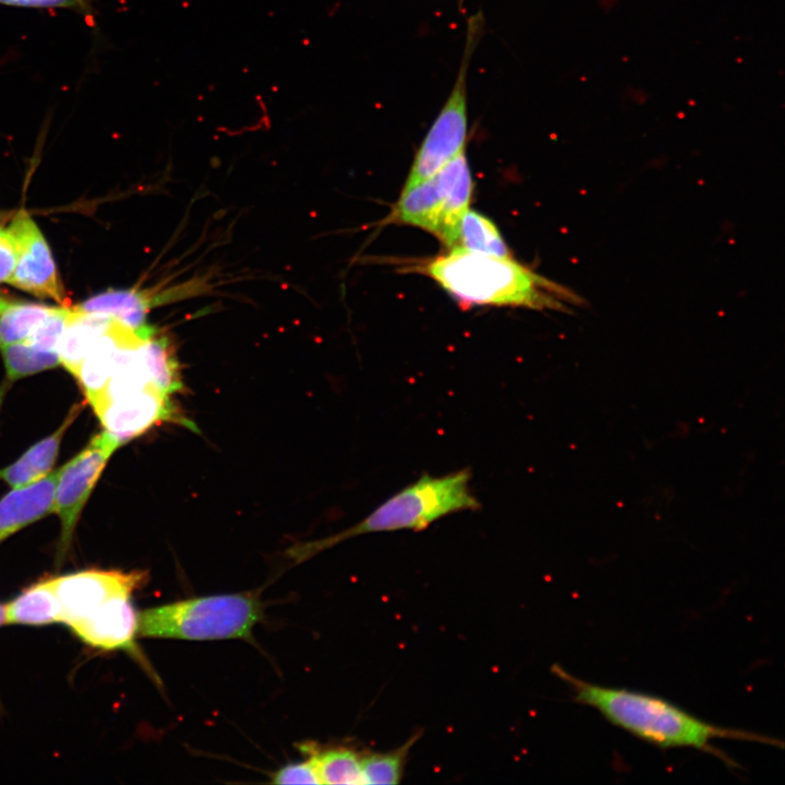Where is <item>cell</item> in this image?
I'll list each match as a JSON object with an SVG mask.
<instances>
[{
    "label": "cell",
    "mask_w": 785,
    "mask_h": 785,
    "mask_svg": "<svg viewBox=\"0 0 785 785\" xmlns=\"http://www.w3.org/2000/svg\"><path fill=\"white\" fill-rule=\"evenodd\" d=\"M552 672L567 683L576 702L595 709L613 725L661 748H693L724 758L714 739H736L771 746L782 742L766 736L706 723L679 706L654 696L583 681L558 665Z\"/></svg>",
    "instance_id": "obj_1"
},
{
    "label": "cell",
    "mask_w": 785,
    "mask_h": 785,
    "mask_svg": "<svg viewBox=\"0 0 785 785\" xmlns=\"http://www.w3.org/2000/svg\"><path fill=\"white\" fill-rule=\"evenodd\" d=\"M464 305L520 306L568 311L583 300L510 257L476 253L460 246L418 268Z\"/></svg>",
    "instance_id": "obj_2"
},
{
    "label": "cell",
    "mask_w": 785,
    "mask_h": 785,
    "mask_svg": "<svg viewBox=\"0 0 785 785\" xmlns=\"http://www.w3.org/2000/svg\"><path fill=\"white\" fill-rule=\"evenodd\" d=\"M470 481L469 469L440 476L424 473L357 524L331 536L294 545L288 554L299 563L353 536L398 530L422 531L450 514L478 510L481 504L471 491Z\"/></svg>",
    "instance_id": "obj_3"
},
{
    "label": "cell",
    "mask_w": 785,
    "mask_h": 785,
    "mask_svg": "<svg viewBox=\"0 0 785 785\" xmlns=\"http://www.w3.org/2000/svg\"><path fill=\"white\" fill-rule=\"evenodd\" d=\"M263 608L253 593L198 596L138 613V636L182 640L249 639Z\"/></svg>",
    "instance_id": "obj_4"
},
{
    "label": "cell",
    "mask_w": 785,
    "mask_h": 785,
    "mask_svg": "<svg viewBox=\"0 0 785 785\" xmlns=\"http://www.w3.org/2000/svg\"><path fill=\"white\" fill-rule=\"evenodd\" d=\"M471 194L472 178L462 150L431 178L401 191L387 222L424 229L447 246H458L460 222Z\"/></svg>",
    "instance_id": "obj_5"
},
{
    "label": "cell",
    "mask_w": 785,
    "mask_h": 785,
    "mask_svg": "<svg viewBox=\"0 0 785 785\" xmlns=\"http://www.w3.org/2000/svg\"><path fill=\"white\" fill-rule=\"evenodd\" d=\"M479 17L470 20L464 53L456 82L421 143L401 191L431 178L463 150L468 125L467 73L475 37L479 34Z\"/></svg>",
    "instance_id": "obj_6"
},
{
    "label": "cell",
    "mask_w": 785,
    "mask_h": 785,
    "mask_svg": "<svg viewBox=\"0 0 785 785\" xmlns=\"http://www.w3.org/2000/svg\"><path fill=\"white\" fill-rule=\"evenodd\" d=\"M119 446L111 434L102 431L60 468L52 504V512L61 521L59 559L67 553L81 511L108 459Z\"/></svg>",
    "instance_id": "obj_7"
},
{
    "label": "cell",
    "mask_w": 785,
    "mask_h": 785,
    "mask_svg": "<svg viewBox=\"0 0 785 785\" xmlns=\"http://www.w3.org/2000/svg\"><path fill=\"white\" fill-rule=\"evenodd\" d=\"M7 230L13 238L17 259L9 283L39 298L63 303L65 292L51 251L41 231L25 210H20Z\"/></svg>",
    "instance_id": "obj_8"
},
{
    "label": "cell",
    "mask_w": 785,
    "mask_h": 785,
    "mask_svg": "<svg viewBox=\"0 0 785 785\" xmlns=\"http://www.w3.org/2000/svg\"><path fill=\"white\" fill-rule=\"evenodd\" d=\"M64 624L80 620L109 599L132 595L147 582L144 570L87 569L52 578Z\"/></svg>",
    "instance_id": "obj_9"
},
{
    "label": "cell",
    "mask_w": 785,
    "mask_h": 785,
    "mask_svg": "<svg viewBox=\"0 0 785 785\" xmlns=\"http://www.w3.org/2000/svg\"><path fill=\"white\" fill-rule=\"evenodd\" d=\"M96 414L105 431L111 434L120 446L159 422L185 423L177 416L169 394L158 386H149L118 398Z\"/></svg>",
    "instance_id": "obj_10"
},
{
    "label": "cell",
    "mask_w": 785,
    "mask_h": 785,
    "mask_svg": "<svg viewBox=\"0 0 785 785\" xmlns=\"http://www.w3.org/2000/svg\"><path fill=\"white\" fill-rule=\"evenodd\" d=\"M132 595H117L86 617L68 626L84 643L101 650H125L135 653L138 636V613Z\"/></svg>",
    "instance_id": "obj_11"
},
{
    "label": "cell",
    "mask_w": 785,
    "mask_h": 785,
    "mask_svg": "<svg viewBox=\"0 0 785 785\" xmlns=\"http://www.w3.org/2000/svg\"><path fill=\"white\" fill-rule=\"evenodd\" d=\"M60 469L29 485L13 488L0 500V543L52 512Z\"/></svg>",
    "instance_id": "obj_12"
},
{
    "label": "cell",
    "mask_w": 785,
    "mask_h": 785,
    "mask_svg": "<svg viewBox=\"0 0 785 785\" xmlns=\"http://www.w3.org/2000/svg\"><path fill=\"white\" fill-rule=\"evenodd\" d=\"M82 409L83 403L74 404L52 434L33 445L15 462L0 470V480L16 488L38 482L48 475L57 460L67 430Z\"/></svg>",
    "instance_id": "obj_13"
},
{
    "label": "cell",
    "mask_w": 785,
    "mask_h": 785,
    "mask_svg": "<svg viewBox=\"0 0 785 785\" xmlns=\"http://www.w3.org/2000/svg\"><path fill=\"white\" fill-rule=\"evenodd\" d=\"M113 317L87 313L76 306L70 307L67 325L58 345L60 363L73 376L83 363L85 357L106 333Z\"/></svg>",
    "instance_id": "obj_14"
},
{
    "label": "cell",
    "mask_w": 785,
    "mask_h": 785,
    "mask_svg": "<svg viewBox=\"0 0 785 785\" xmlns=\"http://www.w3.org/2000/svg\"><path fill=\"white\" fill-rule=\"evenodd\" d=\"M3 606L4 624L41 626L64 623L52 578L32 584Z\"/></svg>",
    "instance_id": "obj_15"
},
{
    "label": "cell",
    "mask_w": 785,
    "mask_h": 785,
    "mask_svg": "<svg viewBox=\"0 0 785 785\" xmlns=\"http://www.w3.org/2000/svg\"><path fill=\"white\" fill-rule=\"evenodd\" d=\"M149 298L136 290H107L75 305L87 313L102 314L137 328L146 324Z\"/></svg>",
    "instance_id": "obj_16"
},
{
    "label": "cell",
    "mask_w": 785,
    "mask_h": 785,
    "mask_svg": "<svg viewBox=\"0 0 785 785\" xmlns=\"http://www.w3.org/2000/svg\"><path fill=\"white\" fill-rule=\"evenodd\" d=\"M304 750L315 764L321 784H363L361 758L353 750L337 748L318 752L307 746Z\"/></svg>",
    "instance_id": "obj_17"
},
{
    "label": "cell",
    "mask_w": 785,
    "mask_h": 785,
    "mask_svg": "<svg viewBox=\"0 0 785 785\" xmlns=\"http://www.w3.org/2000/svg\"><path fill=\"white\" fill-rule=\"evenodd\" d=\"M458 246L476 253L510 257L508 246L495 224L472 209H468L461 219Z\"/></svg>",
    "instance_id": "obj_18"
},
{
    "label": "cell",
    "mask_w": 785,
    "mask_h": 785,
    "mask_svg": "<svg viewBox=\"0 0 785 785\" xmlns=\"http://www.w3.org/2000/svg\"><path fill=\"white\" fill-rule=\"evenodd\" d=\"M8 379L15 381L60 364L58 351L39 349L25 341L0 348Z\"/></svg>",
    "instance_id": "obj_19"
},
{
    "label": "cell",
    "mask_w": 785,
    "mask_h": 785,
    "mask_svg": "<svg viewBox=\"0 0 785 785\" xmlns=\"http://www.w3.org/2000/svg\"><path fill=\"white\" fill-rule=\"evenodd\" d=\"M52 310L34 303H9L0 313V348L24 341Z\"/></svg>",
    "instance_id": "obj_20"
},
{
    "label": "cell",
    "mask_w": 785,
    "mask_h": 785,
    "mask_svg": "<svg viewBox=\"0 0 785 785\" xmlns=\"http://www.w3.org/2000/svg\"><path fill=\"white\" fill-rule=\"evenodd\" d=\"M420 736L416 734L399 748L385 753H371L361 758L363 784H398L410 749Z\"/></svg>",
    "instance_id": "obj_21"
},
{
    "label": "cell",
    "mask_w": 785,
    "mask_h": 785,
    "mask_svg": "<svg viewBox=\"0 0 785 785\" xmlns=\"http://www.w3.org/2000/svg\"><path fill=\"white\" fill-rule=\"evenodd\" d=\"M70 307H53L51 313L24 340L39 349L58 351V345L67 325Z\"/></svg>",
    "instance_id": "obj_22"
},
{
    "label": "cell",
    "mask_w": 785,
    "mask_h": 785,
    "mask_svg": "<svg viewBox=\"0 0 785 785\" xmlns=\"http://www.w3.org/2000/svg\"><path fill=\"white\" fill-rule=\"evenodd\" d=\"M271 782L275 784H321L313 760L290 763L278 769Z\"/></svg>",
    "instance_id": "obj_23"
},
{
    "label": "cell",
    "mask_w": 785,
    "mask_h": 785,
    "mask_svg": "<svg viewBox=\"0 0 785 785\" xmlns=\"http://www.w3.org/2000/svg\"><path fill=\"white\" fill-rule=\"evenodd\" d=\"M16 245L7 229L0 228V282H8L16 265Z\"/></svg>",
    "instance_id": "obj_24"
},
{
    "label": "cell",
    "mask_w": 785,
    "mask_h": 785,
    "mask_svg": "<svg viewBox=\"0 0 785 785\" xmlns=\"http://www.w3.org/2000/svg\"><path fill=\"white\" fill-rule=\"evenodd\" d=\"M0 4L20 8H74L86 9L87 0H0Z\"/></svg>",
    "instance_id": "obj_25"
},
{
    "label": "cell",
    "mask_w": 785,
    "mask_h": 785,
    "mask_svg": "<svg viewBox=\"0 0 785 785\" xmlns=\"http://www.w3.org/2000/svg\"><path fill=\"white\" fill-rule=\"evenodd\" d=\"M597 2L603 10H612L617 0H597Z\"/></svg>",
    "instance_id": "obj_26"
},
{
    "label": "cell",
    "mask_w": 785,
    "mask_h": 785,
    "mask_svg": "<svg viewBox=\"0 0 785 785\" xmlns=\"http://www.w3.org/2000/svg\"><path fill=\"white\" fill-rule=\"evenodd\" d=\"M8 388H9V382L4 381V382L0 385V408H1V404H2V402H3L4 396H5L7 391H8Z\"/></svg>",
    "instance_id": "obj_27"
},
{
    "label": "cell",
    "mask_w": 785,
    "mask_h": 785,
    "mask_svg": "<svg viewBox=\"0 0 785 785\" xmlns=\"http://www.w3.org/2000/svg\"><path fill=\"white\" fill-rule=\"evenodd\" d=\"M9 303H10V302H8L5 299H3V298L0 297V313L5 309V306H7Z\"/></svg>",
    "instance_id": "obj_28"
}]
</instances>
